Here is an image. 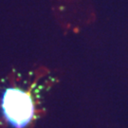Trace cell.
Here are the masks:
<instances>
[{
  "instance_id": "6da1fadb",
  "label": "cell",
  "mask_w": 128,
  "mask_h": 128,
  "mask_svg": "<svg viewBox=\"0 0 128 128\" xmlns=\"http://www.w3.org/2000/svg\"><path fill=\"white\" fill-rule=\"evenodd\" d=\"M0 108L7 122L14 128H26L35 117V104L32 94L19 87L5 90Z\"/></svg>"
}]
</instances>
